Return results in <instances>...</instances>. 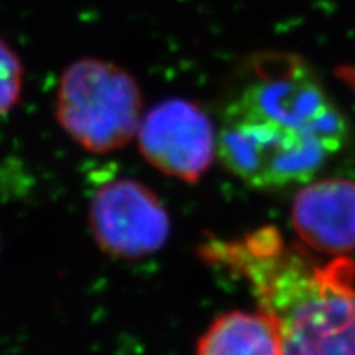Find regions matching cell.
Instances as JSON below:
<instances>
[{"label":"cell","instance_id":"cell-1","mask_svg":"<svg viewBox=\"0 0 355 355\" xmlns=\"http://www.w3.org/2000/svg\"><path fill=\"white\" fill-rule=\"evenodd\" d=\"M211 263L245 279L259 309L275 319L282 355H355V261H318L273 227L239 241H211Z\"/></svg>","mask_w":355,"mask_h":355},{"label":"cell","instance_id":"cell-2","mask_svg":"<svg viewBox=\"0 0 355 355\" xmlns=\"http://www.w3.org/2000/svg\"><path fill=\"white\" fill-rule=\"evenodd\" d=\"M217 155L243 183L270 189L309 181L331 152L308 133L234 99L222 117Z\"/></svg>","mask_w":355,"mask_h":355},{"label":"cell","instance_id":"cell-3","mask_svg":"<svg viewBox=\"0 0 355 355\" xmlns=\"http://www.w3.org/2000/svg\"><path fill=\"white\" fill-rule=\"evenodd\" d=\"M141 107L135 78L110 61L83 58L61 74L56 119L87 152L110 153L123 148L139 132Z\"/></svg>","mask_w":355,"mask_h":355},{"label":"cell","instance_id":"cell-4","mask_svg":"<svg viewBox=\"0 0 355 355\" xmlns=\"http://www.w3.org/2000/svg\"><path fill=\"white\" fill-rule=\"evenodd\" d=\"M235 99L308 133L329 150L343 148L349 130L343 112L313 69L293 55H263Z\"/></svg>","mask_w":355,"mask_h":355},{"label":"cell","instance_id":"cell-5","mask_svg":"<svg viewBox=\"0 0 355 355\" xmlns=\"http://www.w3.org/2000/svg\"><path fill=\"white\" fill-rule=\"evenodd\" d=\"M92 235L105 254L122 260L158 252L170 235V216L148 186L115 180L96 191L89 209Z\"/></svg>","mask_w":355,"mask_h":355},{"label":"cell","instance_id":"cell-6","mask_svg":"<svg viewBox=\"0 0 355 355\" xmlns=\"http://www.w3.org/2000/svg\"><path fill=\"white\" fill-rule=\"evenodd\" d=\"M140 153L150 165L186 183H198L209 170L217 139L212 122L196 102L173 97L141 117Z\"/></svg>","mask_w":355,"mask_h":355},{"label":"cell","instance_id":"cell-7","mask_svg":"<svg viewBox=\"0 0 355 355\" xmlns=\"http://www.w3.org/2000/svg\"><path fill=\"white\" fill-rule=\"evenodd\" d=\"M291 224L300 241L321 254L355 250V183L331 178L304 186L293 202Z\"/></svg>","mask_w":355,"mask_h":355},{"label":"cell","instance_id":"cell-8","mask_svg":"<svg viewBox=\"0 0 355 355\" xmlns=\"http://www.w3.org/2000/svg\"><path fill=\"white\" fill-rule=\"evenodd\" d=\"M196 355H282L278 326L265 311H230L211 324Z\"/></svg>","mask_w":355,"mask_h":355},{"label":"cell","instance_id":"cell-9","mask_svg":"<svg viewBox=\"0 0 355 355\" xmlns=\"http://www.w3.org/2000/svg\"><path fill=\"white\" fill-rule=\"evenodd\" d=\"M24 84V68L8 44L0 38V115L17 105Z\"/></svg>","mask_w":355,"mask_h":355}]
</instances>
